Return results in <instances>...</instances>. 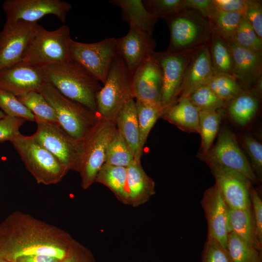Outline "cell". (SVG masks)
I'll use <instances>...</instances> for the list:
<instances>
[{
	"label": "cell",
	"mask_w": 262,
	"mask_h": 262,
	"mask_svg": "<svg viewBox=\"0 0 262 262\" xmlns=\"http://www.w3.org/2000/svg\"><path fill=\"white\" fill-rule=\"evenodd\" d=\"M24 222L13 215L0 225V258L15 262L22 256L46 255L63 261L69 254L75 241L67 235L33 221Z\"/></svg>",
	"instance_id": "obj_1"
},
{
	"label": "cell",
	"mask_w": 262,
	"mask_h": 262,
	"mask_svg": "<svg viewBox=\"0 0 262 262\" xmlns=\"http://www.w3.org/2000/svg\"><path fill=\"white\" fill-rule=\"evenodd\" d=\"M45 82L66 98L97 113L96 98L100 82L77 62L68 61L42 67Z\"/></svg>",
	"instance_id": "obj_2"
},
{
	"label": "cell",
	"mask_w": 262,
	"mask_h": 262,
	"mask_svg": "<svg viewBox=\"0 0 262 262\" xmlns=\"http://www.w3.org/2000/svg\"><path fill=\"white\" fill-rule=\"evenodd\" d=\"M134 98L132 74L119 54L114 58L106 81L97 94V113L100 118L115 123L118 114Z\"/></svg>",
	"instance_id": "obj_3"
},
{
	"label": "cell",
	"mask_w": 262,
	"mask_h": 262,
	"mask_svg": "<svg viewBox=\"0 0 262 262\" xmlns=\"http://www.w3.org/2000/svg\"><path fill=\"white\" fill-rule=\"evenodd\" d=\"M170 32L166 51H190L208 44L212 34L209 19L198 11L185 8L165 19Z\"/></svg>",
	"instance_id": "obj_4"
},
{
	"label": "cell",
	"mask_w": 262,
	"mask_h": 262,
	"mask_svg": "<svg viewBox=\"0 0 262 262\" xmlns=\"http://www.w3.org/2000/svg\"><path fill=\"white\" fill-rule=\"evenodd\" d=\"M54 110L58 123L71 136L84 139L100 119L98 113L72 100L45 82L38 90Z\"/></svg>",
	"instance_id": "obj_5"
},
{
	"label": "cell",
	"mask_w": 262,
	"mask_h": 262,
	"mask_svg": "<svg viewBox=\"0 0 262 262\" xmlns=\"http://www.w3.org/2000/svg\"><path fill=\"white\" fill-rule=\"evenodd\" d=\"M37 130L31 136L52 154L67 170L78 172L82 160L84 140L76 139L58 123L35 116Z\"/></svg>",
	"instance_id": "obj_6"
},
{
	"label": "cell",
	"mask_w": 262,
	"mask_h": 262,
	"mask_svg": "<svg viewBox=\"0 0 262 262\" xmlns=\"http://www.w3.org/2000/svg\"><path fill=\"white\" fill-rule=\"evenodd\" d=\"M69 27L63 25L49 31L37 24L35 33L21 62L40 67L71 60Z\"/></svg>",
	"instance_id": "obj_7"
},
{
	"label": "cell",
	"mask_w": 262,
	"mask_h": 262,
	"mask_svg": "<svg viewBox=\"0 0 262 262\" xmlns=\"http://www.w3.org/2000/svg\"><path fill=\"white\" fill-rule=\"evenodd\" d=\"M19 154L27 169L37 182L45 184L56 183L68 171L46 149L31 136L20 134L10 141Z\"/></svg>",
	"instance_id": "obj_8"
},
{
	"label": "cell",
	"mask_w": 262,
	"mask_h": 262,
	"mask_svg": "<svg viewBox=\"0 0 262 262\" xmlns=\"http://www.w3.org/2000/svg\"><path fill=\"white\" fill-rule=\"evenodd\" d=\"M116 131L115 123L100 118L84 139L83 151L78 170L83 189L95 182L98 171L105 163L108 145Z\"/></svg>",
	"instance_id": "obj_9"
},
{
	"label": "cell",
	"mask_w": 262,
	"mask_h": 262,
	"mask_svg": "<svg viewBox=\"0 0 262 262\" xmlns=\"http://www.w3.org/2000/svg\"><path fill=\"white\" fill-rule=\"evenodd\" d=\"M71 60L82 66L103 84L116 55V38H107L100 41L85 43L71 39L69 45Z\"/></svg>",
	"instance_id": "obj_10"
},
{
	"label": "cell",
	"mask_w": 262,
	"mask_h": 262,
	"mask_svg": "<svg viewBox=\"0 0 262 262\" xmlns=\"http://www.w3.org/2000/svg\"><path fill=\"white\" fill-rule=\"evenodd\" d=\"M198 157L207 164H214L226 167L242 174L251 182L257 181L252 167L240 149L235 135L226 129L220 131L215 145L206 153H199Z\"/></svg>",
	"instance_id": "obj_11"
},
{
	"label": "cell",
	"mask_w": 262,
	"mask_h": 262,
	"mask_svg": "<svg viewBox=\"0 0 262 262\" xmlns=\"http://www.w3.org/2000/svg\"><path fill=\"white\" fill-rule=\"evenodd\" d=\"M190 51L172 53L165 50L154 51L151 54L159 63L162 70L160 102L165 111L178 100Z\"/></svg>",
	"instance_id": "obj_12"
},
{
	"label": "cell",
	"mask_w": 262,
	"mask_h": 262,
	"mask_svg": "<svg viewBox=\"0 0 262 262\" xmlns=\"http://www.w3.org/2000/svg\"><path fill=\"white\" fill-rule=\"evenodd\" d=\"M6 21L37 22L47 15L56 16L64 23L71 5L60 0H6L3 3Z\"/></svg>",
	"instance_id": "obj_13"
},
{
	"label": "cell",
	"mask_w": 262,
	"mask_h": 262,
	"mask_svg": "<svg viewBox=\"0 0 262 262\" xmlns=\"http://www.w3.org/2000/svg\"><path fill=\"white\" fill-rule=\"evenodd\" d=\"M37 22L6 21L0 32V70L21 61Z\"/></svg>",
	"instance_id": "obj_14"
},
{
	"label": "cell",
	"mask_w": 262,
	"mask_h": 262,
	"mask_svg": "<svg viewBox=\"0 0 262 262\" xmlns=\"http://www.w3.org/2000/svg\"><path fill=\"white\" fill-rule=\"evenodd\" d=\"M224 201L229 209H245L251 207V181L242 174L216 165L208 164Z\"/></svg>",
	"instance_id": "obj_15"
},
{
	"label": "cell",
	"mask_w": 262,
	"mask_h": 262,
	"mask_svg": "<svg viewBox=\"0 0 262 262\" xmlns=\"http://www.w3.org/2000/svg\"><path fill=\"white\" fill-rule=\"evenodd\" d=\"M44 82L42 67L23 62L0 70V88L17 97L38 92Z\"/></svg>",
	"instance_id": "obj_16"
},
{
	"label": "cell",
	"mask_w": 262,
	"mask_h": 262,
	"mask_svg": "<svg viewBox=\"0 0 262 262\" xmlns=\"http://www.w3.org/2000/svg\"><path fill=\"white\" fill-rule=\"evenodd\" d=\"M117 52L131 73L149 58L156 42L152 34L138 28H130L127 34L116 38Z\"/></svg>",
	"instance_id": "obj_17"
},
{
	"label": "cell",
	"mask_w": 262,
	"mask_h": 262,
	"mask_svg": "<svg viewBox=\"0 0 262 262\" xmlns=\"http://www.w3.org/2000/svg\"><path fill=\"white\" fill-rule=\"evenodd\" d=\"M201 204L208 224L207 236L227 248L229 208L215 184L205 191Z\"/></svg>",
	"instance_id": "obj_18"
},
{
	"label": "cell",
	"mask_w": 262,
	"mask_h": 262,
	"mask_svg": "<svg viewBox=\"0 0 262 262\" xmlns=\"http://www.w3.org/2000/svg\"><path fill=\"white\" fill-rule=\"evenodd\" d=\"M162 87V72L161 67L156 59L151 56L132 74L134 98L135 100L161 106Z\"/></svg>",
	"instance_id": "obj_19"
},
{
	"label": "cell",
	"mask_w": 262,
	"mask_h": 262,
	"mask_svg": "<svg viewBox=\"0 0 262 262\" xmlns=\"http://www.w3.org/2000/svg\"><path fill=\"white\" fill-rule=\"evenodd\" d=\"M226 42L233 59L232 75L245 91L249 92L262 78V51L246 49L234 41Z\"/></svg>",
	"instance_id": "obj_20"
},
{
	"label": "cell",
	"mask_w": 262,
	"mask_h": 262,
	"mask_svg": "<svg viewBox=\"0 0 262 262\" xmlns=\"http://www.w3.org/2000/svg\"><path fill=\"white\" fill-rule=\"evenodd\" d=\"M213 75L207 44L191 50L178 100L187 98L196 89L207 84Z\"/></svg>",
	"instance_id": "obj_21"
},
{
	"label": "cell",
	"mask_w": 262,
	"mask_h": 262,
	"mask_svg": "<svg viewBox=\"0 0 262 262\" xmlns=\"http://www.w3.org/2000/svg\"><path fill=\"white\" fill-rule=\"evenodd\" d=\"M129 205L138 207L155 194V181L144 170L140 162L134 161L127 168Z\"/></svg>",
	"instance_id": "obj_22"
},
{
	"label": "cell",
	"mask_w": 262,
	"mask_h": 262,
	"mask_svg": "<svg viewBox=\"0 0 262 262\" xmlns=\"http://www.w3.org/2000/svg\"><path fill=\"white\" fill-rule=\"evenodd\" d=\"M115 124L117 131L132 152L135 161L140 162L142 153L139 148V131L134 99L128 102L121 110Z\"/></svg>",
	"instance_id": "obj_23"
},
{
	"label": "cell",
	"mask_w": 262,
	"mask_h": 262,
	"mask_svg": "<svg viewBox=\"0 0 262 262\" xmlns=\"http://www.w3.org/2000/svg\"><path fill=\"white\" fill-rule=\"evenodd\" d=\"M121 11V19L130 28H138L152 34L158 19L144 6L142 0H110Z\"/></svg>",
	"instance_id": "obj_24"
},
{
	"label": "cell",
	"mask_w": 262,
	"mask_h": 262,
	"mask_svg": "<svg viewBox=\"0 0 262 262\" xmlns=\"http://www.w3.org/2000/svg\"><path fill=\"white\" fill-rule=\"evenodd\" d=\"M229 231L237 234L249 245L262 251V243L258 238L252 207L231 209L229 213Z\"/></svg>",
	"instance_id": "obj_25"
},
{
	"label": "cell",
	"mask_w": 262,
	"mask_h": 262,
	"mask_svg": "<svg viewBox=\"0 0 262 262\" xmlns=\"http://www.w3.org/2000/svg\"><path fill=\"white\" fill-rule=\"evenodd\" d=\"M199 113L189 99L185 98L166 109L161 117L182 131L199 133Z\"/></svg>",
	"instance_id": "obj_26"
},
{
	"label": "cell",
	"mask_w": 262,
	"mask_h": 262,
	"mask_svg": "<svg viewBox=\"0 0 262 262\" xmlns=\"http://www.w3.org/2000/svg\"><path fill=\"white\" fill-rule=\"evenodd\" d=\"M95 182L106 186L119 201L129 205L127 168L104 164L98 171Z\"/></svg>",
	"instance_id": "obj_27"
},
{
	"label": "cell",
	"mask_w": 262,
	"mask_h": 262,
	"mask_svg": "<svg viewBox=\"0 0 262 262\" xmlns=\"http://www.w3.org/2000/svg\"><path fill=\"white\" fill-rule=\"evenodd\" d=\"M207 45L213 74L232 75L233 59L229 47L226 41L213 30Z\"/></svg>",
	"instance_id": "obj_28"
},
{
	"label": "cell",
	"mask_w": 262,
	"mask_h": 262,
	"mask_svg": "<svg viewBox=\"0 0 262 262\" xmlns=\"http://www.w3.org/2000/svg\"><path fill=\"white\" fill-rule=\"evenodd\" d=\"M228 103L229 114L240 125L246 124L253 118L260 104L257 98L246 91Z\"/></svg>",
	"instance_id": "obj_29"
},
{
	"label": "cell",
	"mask_w": 262,
	"mask_h": 262,
	"mask_svg": "<svg viewBox=\"0 0 262 262\" xmlns=\"http://www.w3.org/2000/svg\"><path fill=\"white\" fill-rule=\"evenodd\" d=\"M244 16L243 13L225 12L213 7L208 19L212 30L226 41H234L236 30Z\"/></svg>",
	"instance_id": "obj_30"
},
{
	"label": "cell",
	"mask_w": 262,
	"mask_h": 262,
	"mask_svg": "<svg viewBox=\"0 0 262 262\" xmlns=\"http://www.w3.org/2000/svg\"><path fill=\"white\" fill-rule=\"evenodd\" d=\"M139 131V148L143 154L144 145L151 129L161 117L164 109L161 106L135 100Z\"/></svg>",
	"instance_id": "obj_31"
},
{
	"label": "cell",
	"mask_w": 262,
	"mask_h": 262,
	"mask_svg": "<svg viewBox=\"0 0 262 262\" xmlns=\"http://www.w3.org/2000/svg\"><path fill=\"white\" fill-rule=\"evenodd\" d=\"M199 133L201 135V152L206 153L213 146L218 131L222 116L219 110L199 111Z\"/></svg>",
	"instance_id": "obj_32"
},
{
	"label": "cell",
	"mask_w": 262,
	"mask_h": 262,
	"mask_svg": "<svg viewBox=\"0 0 262 262\" xmlns=\"http://www.w3.org/2000/svg\"><path fill=\"white\" fill-rule=\"evenodd\" d=\"M227 249L233 262H262V251L247 244L233 232L228 236Z\"/></svg>",
	"instance_id": "obj_33"
},
{
	"label": "cell",
	"mask_w": 262,
	"mask_h": 262,
	"mask_svg": "<svg viewBox=\"0 0 262 262\" xmlns=\"http://www.w3.org/2000/svg\"><path fill=\"white\" fill-rule=\"evenodd\" d=\"M134 161L132 152L116 131L108 145L105 164L127 168Z\"/></svg>",
	"instance_id": "obj_34"
},
{
	"label": "cell",
	"mask_w": 262,
	"mask_h": 262,
	"mask_svg": "<svg viewBox=\"0 0 262 262\" xmlns=\"http://www.w3.org/2000/svg\"><path fill=\"white\" fill-rule=\"evenodd\" d=\"M207 85L225 103L245 91L234 77L229 74H213Z\"/></svg>",
	"instance_id": "obj_35"
},
{
	"label": "cell",
	"mask_w": 262,
	"mask_h": 262,
	"mask_svg": "<svg viewBox=\"0 0 262 262\" xmlns=\"http://www.w3.org/2000/svg\"><path fill=\"white\" fill-rule=\"evenodd\" d=\"M17 98L35 117L58 123L54 109L39 92H31Z\"/></svg>",
	"instance_id": "obj_36"
},
{
	"label": "cell",
	"mask_w": 262,
	"mask_h": 262,
	"mask_svg": "<svg viewBox=\"0 0 262 262\" xmlns=\"http://www.w3.org/2000/svg\"><path fill=\"white\" fill-rule=\"evenodd\" d=\"M187 98L199 111H217L226 104L207 84L196 89Z\"/></svg>",
	"instance_id": "obj_37"
},
{
	"label": "cell",
	"mask_w": 262,
	"mask_h": 262,
	"mask_svg": "<svg viewBox=\"0 0 262 262\" xmlns=\"http://www.w3.org/2000/svg\"><path fill=\"white\" fill-rule=\"evenodd\" d=\"M0 108L6 115L35 122L34 115L13 94L0 88Z\"/></svg>",
	"instance_id": "obj_38"
},
{
	"label": "cell",
	"mask_w": 262,
	"mask_h": 262,
	"mask_svg": "<svg viewBox=\"0 0 262 262\" xmlns=\"http://www.w3.org/2000/svg\"><path fill=\"white\" fill-rule=\"evenodd\" d=\"M146 9L157 19L164 20L185 8L184 0H143Z\"/></svg>",
	"instance_id": "obj_39"
},
{
	"label": "cell",
	"mask_w": 262,
	"mask_h": 262,
	"mask_svg": "<svg viewBox=\"0 0 262 262\" xmlns=\"http://www.w3.org/2000/svg\"><path fill=\"white\" fill-rule=\"evenodd\" d=\"M234 42L239 46L250 50L262 51V39L257 34L245 16L236 30Z\"/></svg>",
	"instance_id": "obj_40"
},
{
	"label": "cell",
	"mask_w": 262,
	"mask_h": 262,
	"mask_svg": "<svg viewBox=\"0 0 262 262\" xmlns=\"http://www.w3.org/2000/svg\"><path fill=\"white\" fill-rule=\"evenodd\" d=\"M201 262H233L227 248L208 236L201 254Z\"/></svg>",
	"instance_id": "obj_41"
},
{
	"label": "cell",
	"mask_w": 262,
	"mask_h": 262,
	"mask_svg": "<svg viewBox=\"0 0 262 262\" xmlns=\"http://www.w3.org/2000/svg\"><path fill=\"white\" fill-rule=\"evenodd\" d=\"M242 144L251 161L252 168L257 178H262V145L254 138L249 135L242 137Z\"/></svg>",
	"instance_id": "obj_42"
},
{
	"label": "cell",
	"mask_w": 262,
	"mask_h": 262,
	"mask_svg": "<svg viewBox=\"0 0 262 262\" xmlns=\"http://www.w3.org/2000/svg\"><path fill=\"white\" fill-rule=\"evenodd\" d=\"M26 120L6 115L0 120V143L10 141L21 133L19 129Z\"/></svg>",
	"instance_id": "obj_43"
},
{
	"label": "cell",
	"mask_w": 262,
	"mask_h": 262,
	"mask_svg": "<svg viewBox=\"0 0 262 262\" xmlns=\"http://www.w3.org/2000/svg\"><path fill=\"white\" fill-rule=\"evenodd\" d=\"M245 17L260 38L262 39V1L245 0Z\"/></svg>",
	"instance_id": "obj_44"
},
{
	"label": "cell",
	"mask_w": 262,
	"mask_h": 262,
	"mask_svg": "<svg viewBox=\"0 0 262 262\" xmlns=\"http://www.w3.org/2000/svg\"><path fill=\"white\" fill-rule=\"evenodd\" d=\"M250 198L257 235L262 243V201L258 192L252 186L250 189Z\"/></svg>",
	"instance_id": "obj_45"
},
{
	"label": "cell",
	"mask_w": 262,
	"mask_h": 262,
	"mask_svg": "<svg viewBox=\"0 0 262 262\" xmlns=\"http://www.w3.org/2000/svg\"><path fill=\"white\" fill-rule=\"evenodd\" d=\"M62 262H96L92 253L75 241L71 251Z\"/></svg>",
	"instance_id": "obj_46"
},
{
	"label": "cell",
	"mask_w": 262,
	"mask_h": 262,
	"mask_svg": "<svg viewBox=\"0 0 262 262\" xmlns=\"http://www.w3.org/2000/svg\"><path fill=\"white\" fill-rule=\"evenodd\" d=\"M213 7L225 12H241L245 14V0H213Z\"/></svg>",
	"instance_id": "obj_47"
},
{
	"label": "cell",
	"mask_w": 262,
	"mask_h": 262,
	"mask_svg": "<svg viewBox=\"0 0 262 262\" xmlns=\"http://www.w3.org/2000/svg\"><path fill=\"white\" fill-rule=\"evenodd\" d=\"M185 8H191L198 11L208 19L213 8V0H184Z\"/></svg>",
	"instance_id": "obj_48"
},
{
	"label": "cell",
	"mask_w": 262,
	"mask_h": 262,
	"mask_svg": "<svg viewBox=\"0 0 262 262\" xmlns=\"http://www.w3.org/2000/svg\"><path fill=\"white\" fill-rule=\"evenodd\" d=\"M55 257L46 255H31L22 256L15 262H62Z\"/></svg>",
	"instance_id": "obj_49"
},
{
	"label": "cell",
	"mask_w": 262,
	"mask_h": 262,
	"mask_svg": "<svg viewBox=\"0 0 262 262\" xmlns=\"http://www.w3.org/2000/svg\"><path fill=\"white\" fill-rule=\"evenodd\" d=\"M5 116V114L2 111L0 110V120L4 118Z\"/></svg>",
	"instance_id": "obj_50"
},
{
	"label": "cell",
	"mask_w": 262,
	"mask_h": 262,
	"mask_svg": "<svg viewBox=\"0 0 262 262\" xmlns=\"http://www.w3.org/2000/svg\"><path fill=\"white\" fill-rule=\"evenodd\" d=\"M0 262H8L3 259L2 258H0Z\"/></svg>",
	"instance_id": "obj_51"
}]
</instances>
